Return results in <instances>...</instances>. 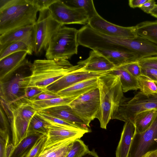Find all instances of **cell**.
<instances>
[{
    "instance_id": "27",
    "label": "cell",
    "mask_w": 157,
    "mask_h": 157,
    "mask_svg": "<svg viewBox=\"0 0 157 157\" xmlns=\"http://www.w3.org/2000/svg\"><path fill=\"white\" fill-rule=\"evenodd\" d=\"M76 98L59 97L47 100L32 101L25 98L37 111L43 109L59 105H69Z\"/></svg>"
},
{
    "instance_id": "42",
    "label": "cell",
    "mask_w": 157,
    "mask_h": 157,
    "mask_svg": "<svg viewBox=\"0 0 157 157\" xmlns=\"http://www.w3.org/2000/svg\"><path fill=\"white\" fill-rule=\"evenodd\" d=\"M156 2L154 0H147L140 8L144 12L150 13L151 10L153 9L156 5Z\"/></svg>"
},
{
    "instance_id": "38",
    "label": "cell",
    "mask_w": 157,
    "mask_h": 157,
    "mask_svg": "<svg viewBox=\"0 0 157 157\" xmlns=\"http://www.w3.org/2000/svg\"><path fill=\"white\" fill-rule=\"evenodd\" d=\"M38 10L39 11L47 9L57 0H29Z\"/></svg>"
},
{
    "instance_id": "5",
    "label": "cell",
    "mask_w": 157,
    "mask_h": 157,
    "mask_svg": "<svg viewBox=\"0 0 157 157\" xmlns=\"http://www.w3.org/2000/svg\"><path fill=\"white\" fill-rule=\"evenodd\" d=\"M152 110H157V95H147L140 91L133 98L124 97L113 119L130 121L133 124L137 114Z\"/></svg>"
},
{
    "instance_id": "13",
    "label": "cell",
    "mask_w": 157,
    "mask_h": 157,
    "mask_svg": "<svg viewBox=\"0 0 157 157\" xmlns=\"http://www.w3.org/2000/svg\"><path fill=\"white\" fill-rule=\"evenodd\" d=\"M35 40V24L13 29L0 35V45L16 41L27 44L34 52Z\"/></svg>"
},
{
    "instance_id": "44",
    "label": "cell",
    "mask_w": 157,
    "mask_h": 157,
    "mask_svg": "<svg viewBox=\"0 0 157 157\" xmlns=\"http://www.w3.org/2000/svg\"><path fill=\"white\" fill-rule=\"evenodd\" d=\"M147 0H130L129 1V5L132 8H139Z\"/></svg>"
},
{
    "instance_id": "8",
    "label": "cell",
    "mask_w": 157,
    "mask_h": 157,
    "mask_svg": "<svg viewBox=\"0 0 157 157\" xmlns=\"http://www.w3.org/2000/svg\"><path fill=\"white\" fill-rule=\"evenodd\" d=\"M54 19L63 25L69 24L87 25L90 18L84 9L70 6L63 1L57 0L48 8Z\"/></svg>"
},
{
    "instance_id": "48",
    "label": "cell",
    "mask_w": 157,
    "mask_h": 157,
    "mask_svg": "<svg viewBox=\"0 0 157 157\" xmlns=\"http://www.w3.org/2000/svg\"><path fill=\"white\" fill-rule=\"evenodd\" d=\"M150 14L151 15L157 18V4H156L155 7L151 11Z\"/></svg>"
},
{
    "instance_id": "39",
    "label": "cell",
    "mask_w": 157,
    "mask_h": 157,
    "mask_svg": "<svg viewBox=\"0 0 157 157\" xmlns=\"http://www.w3.org/2000/svg\"><path fill=\"white\" fill-rule=\"evenodd\" d=\"M59 97H60L57 94L53 93L46 90L44 92L34 97L28 99L32 101H39L47 100Z\"/></svg>"
},
{
    "instance_id": "32",
    "label": "cell",
    "mask_w": 157,
    "mask_h": 157,
    "mask_svg": "<svg viewBox=\"0 0 157 157\" xmlns=\"http://www.w3.org/2000/svg\"><path fill=\"white\" fill-rule=\"evenodd\" d=\"M137 79L141 92L147 95H157V83L144 76Z\"/></svg>"
},
{
    "instance_id": "18",
    "label": "cell",
    "mask_w": 157,
    "mask_h": 157,
    "mask_svg": "<svg viewBox=\"0 0 157 157\" xmlns=\"http://www.w3.org/2000/svg\"><path fill=\"white\" fill-rule=\"evenodd\" d=\"M12 133V144L14 147L26 137L31 120L22 117L6 113Z\"/></svg>"
},
{
    "instance_id": "37",
    "label": "cell",
    "mask_w": 157,
    "mask_h": 157,
    "mask_svg": "<svg viewBox=\"0 0 157 157\" xmlns=\"http://www.w3.org/2000/svg\"><path fill=\"white\" fill-rule=\"evenodd\" d=\"M138 62L141 67L157 70V56L142 58Z\"/></svg>"
},
{
    "instance_id": "26",
    "label": "cell",
    "mask_w": 157,
    "mask_h": 157,
    "mask_svg": "<svg viewBox=\"0 0 157 157\" xmlns=\"http://www.w3.org/2000/svg\"><path fill=\"white\" fill-rule=\"evenodd\" d=\"M136 26L138 35L157 45V21L143 22Z\"/></svg>"
},
{
    "instance_id": "11",
    "label": "cell",
    "mask_w": 157,
    "mask_h": 157,
    "mask_svg": "<svg viewBox=\"0 0 157 157\" xmlns=\"http://www.w3.org/2000/svg\"><path fill=\"white\" fill-rule=\"evenodd\" d=\"M92 28L105 35L127 38H133L138 35L136 26L124 27L112 23L98 14L89 20L88 24Z\"/></svg>"
},
{
    "instance_id": "31",
    "label": "cell",
    "mask_w": 157,
    "mask_h": 157,
    "mask_svg": "<svg viewBox=\"0 0 157 157\" xmlns=\"http://www.w3.org/2000/svg\"><path fill=\"white\" fill-rule=\"evenodd\" d=\"M63 1L70 6L84 9L87 13L90 19L98 14L92 0H71Z\"/></svg>"
},
{
    "instance_id": "2",
    "label": "cell",
    "mask_w": 157,
    "mask_h": 157,
    "mask_svg": "<svg viewBox=\"0 0 157 157\" xmlns=\"http://www.w3.org/2000/svg\"><path fill=\"white\" fill-rule=\"evenodd\" d=\"M105 73L98 78L100 105L95 118L99 121L100 127L106 129L124 96L119 77Z\"/></svg>"
},
{
    "instance_id": "10",
    "label": "cell",
    "mask_w": 157,
    "mask_h": 157,
    "mask_svg": "<svg viewBox=\"0 0 157 157\" xmlns=\"http://www.w3.org/2000/svg\"><path fill=\"white\" fill-rule=\"evenodd\" d=\"M157 150V116L145 131L135 133L127 157H142Z\"/></svg>"
},
{
    "instance_id": "9",
    "label": "cell",
    "mask_w": 157,
    "mask_h": 157,
    "mask_svg": "<svg viewBox=\"0 0 157 157\" xmlns=\"http://www.w3.org/2000/svg\"><path fill=\"white\" fill-rule=\"evenodd\" d=\"M30 80V75L17 73L9 80L0 82V102L10 104L25 98Z\"/></svg>"
},
{
    "instance_id": "19",
    "label": "cell",
    "mask_w": 157,
    "mask_h": 157,
    "mask_svg": "<svg viewBox=\"0 0 157 157\" xmlns=\"http://www.w3.org/2000/svg\"><path fill=\"white\" fill-rule=\"evenodd\" d=\"M94 50L106 57L115 67L138 61L141 59L138 55L132 52L103 49Z\"/></svg>"
},
{
    "instance_id": "14",
    "label": "cell",
    "mask_w": 157,
    "mask_h": 157,
    "mask_svg": "<svg viewBox=\"0 0 157 157\" xmlns=\"http://www.w3.org/2000/svg\"><path fill=\"white\" fill-rule=\"evenodd\" d=\"M27 52L20 51L12 54L0 60V82L10 79L27 59Z\"/></svg>"
},
{
    "instance_id": "22",
    "label": "cell",
    "mask_w": 157,
    "mask_h": 157,
    "mask_svg": "<svg viewBox=\"0 0 157 157\" xmlns=\"http://www.w3.org/2000/svg\"><path fill=\"white\" fill-rule=\"evenodd\" d=\"M105 74L119 77L123 92L140 89L137 78L134 77L122 67H115Z\"/></svg>"
},
{
    "instance_id": "15",
    "label": "cell",
    "mask_w": 157,
    "mask_h": 157,
    "mask_svg": "<svg viewBox=\"0 0 157 157\" xmlns=\"http://www.w3.org/2000/svg\"><path fill=\"white\" fill-rule=\"evenodd\" d=\"M78 64L85 71L94 72H106L115 66L106 57L95 50L91 51L86 59L79 61Z\"/></svg>"
},
{
    "instance_id": "47",
    "label": "cell",
    "mask_w": 157,
    "mask_h": 157,
    "mask_svg": "<svg viewBox=\"0 0 157 157\" xmlns=\"http://www.w3.org/2000/svg\"><path fill=\"white\" fill-rule=\"evenodd\" d=\"M142 157H157V150L154 151L149 152Z\"/></svg>"
},
{
    "instance_id": "49",
    "label": "cell",
    "mask_w": 157,
    "mask_h": 157,
    "mask_svg": "<svg viewBox=\"0 0 157 157\" xmlns=\"http://www.w3.org/2000/svg\"><path fill=\"white\" fill-rule=\"evenodd\" d=\"M155 83H157V81L155 82Z\"/></svg>"
},
{
    "instance_id": "23",
    "label": "cell",
    "mask_w": 157,
    "mask_h": 157,
    "mask_svg": "<svg viewBox=\"0 0 157 157\" xmlns=\"http://www.w3.org/2000/svg\"><path fill=\"white\" fill-rule=\"evenodd\" d=\"M76 138H71L59 141L45 148L38 157H66Z\"/></svg>"
},
{
    "instance_id": "16",
    "label": "cell",
    "mask_w": 157,
    "mask_h": 157,
    "mask_svg": "<svg viewBox=\"0 0 157 157\" xmlns=\"http://www.w3.org/2000/svg\"><path fill=\"white\" fill-rule=\"evenodd\" d=\"M48 133L44 148L61 141L71 138L80 139L86 133L69 129L57 125L49 124L47 126Z\"/></svg>"
},
{
    "instance_id": "34",
    "label": "cell",
    "mask_w": 157,
    "mask_h": 157,
    "mask_svg": "<svg viewBox=\"0 0 157 157\" xmlns=\"http://www.w3.org/2000/svg\"><path fill=\"white\" fill-rule=\"evenodd\" d=\"M2 107L0 111V137L6 140H10V124L8 119Z\"/></svg>"
},
{
    "instance_id": "30",
    "label": "cell",
    "mask_w": 157,
    "mask_h": 157,
    "mask_svg": "<svg viewBox=\"0 0 157 157\" xmlns=\"http://www.w3.org/2000/svg\"><path fill=\"white\" fill-rule=\"evenodd\" d=\"M49 124V123L41 117L37 112L30 121L28 135L38 133L47 136L48 133L47 126Z\"/></svg>"
},
{
    "instance_id": "25",
    "label": "cell",
    "mask_w": 157,
    "mask_h": 157,
    "mask_svg": "<svg viewBox=\"0 0 157 157\" xmlns=\"http://www.w3.org/2000/svg\"><path fill=\"white\" fill-rule=\"evenodd\" d=\"M157 116V110H152L141 112L134 118L135 133H140L147 130Z\"/></svg>"
},
{
    "instance_id": "40",
    "label": "cell",
    "mask_w": 157,
    "mask_h": 157,
    "mask_svg": "<svg viewBox=\"0 0 157 157\" xmlns=\"http://www.w3.org/2000/svg\"><path fill=\"white\" fill-rule=\"evenodd\" d=\"M141 67L142 76L154 82L157 81V70L147 67Z\"/></svg>"
},
{
    "instance_id": "43",
    "label": "cell",
    "mask_w": 157,
    "mask_h": 157,
    "mask_svg": "<svg viewBox=\"0 0 157 157\" xmlns=\"http://www.w3.org/2000/svg\"><path fill=\"white\" fill-rule=\"evenodd\" d=\"M9 140L0 137V157H6V150Z\"/></svg>"
},
{
    "instance_id": "12",
    "label": "cell",
    "mask_w": 157,
    "mask_h": 157,
    "mask_svg": "<svg viewBox=\"0 0 157 157\" xmlns=\"http://www.w3.org/2000/svg\"><path fill=\"white\" fill-rule=\"evenodd\" d=\"M106 72H94L86 71L80 69L71 71L48 86V91L57 94L59 91L80 82L98 77Z\"/></svg>"
},
{
    "instance_id": "29",
    "label": "cell",
    "mask_w": 157,
    "mask_h": 157,
    "mask_svg": "<svg viewBox=\"0 0 157 157\" xmlns=\"http://www.w3.org/2000/svg\"><path fill=\"white\" fill-rule=\"evenodd\" d=\"M37 114L45 121L51 124H55L69 129L86 132H90L89 128H87L80 126L67 121L59 118L37 112Z\"/></svg>"
},
{
    "instance_id": "41",
    "label": "cell",
    "mask_w": 157,
    "mask_h": 157,
    "mask_svg": "<svg viewBox=\"0 0 157 157\" xmlns=\"http://www.w3.org/2000/svg\"><path fill=\"white\" fill-rule=\"evenodd\" d=\"M46 89L35 86L28 87L26 90L25 98L29 99L44 92Z\"/></svg>"
},
{
    "instance_id": "21",
    "label": "cell",
    "mask_w": 157,
    "mask_h": 157,
    "mask_svg": "<svg viewBox=\"0 0 157 157\" xmlns=\"http://www.w3.org/2000/svg\"><path fill=\"white\" fill-rule=\"evenodd\" d=\"M135 132L134 124L131 122H125L117 147L116 157H127Z\"/></svg>"
},
{
    "instance_id": "4",
    "label": "cell",
    "mask_w": 157,
    "mask_h": 157,
    "mask_svg": "<svg viewBox=\"0 0 157 157\" xmlns=\"http://www.w3.org/2000/svg\"><path fill=\"white\" fill-rule=\"evenodd\" d=\"M78 30L61 26L52 37L46 51L47 59L67 60L78 53Z\"/></svg>"
},
{
    "instance_id": "46",
    "label": "cell",
    "mask_w": 157,
    "mask_h": 157,
    "mask_svg": "<svg viewBox=\"0 0 157 157\" xmlns=\"http://www.w3.org/2000/svg\"><path fill=\"white\" fill-rule=\"evenodd\" d=\"M14 146L12 143L9 144L8 145L6 150V157H10L14 148Z\"/></svg>"
},
{
    "instance_id": "24",
    "label": "cell",
    "mask_w": 157,
    "mask_h": 157,
    "mask_svg": "<svg viewBox=\"0 0 157 157\" xmlns=\"http://www.w3.org/2000/svg\"><path fill=\"white\" fill-rule=\"evenodd\" d=\"M43 135L35 133L29 134L14 147L10 157H25L36 141Z\"/></svg>"
},
{
    "instance_id": "3",
    "label": "cell",
    "mask_w": 157,
    "mask_h": 157,
    "mask_svg": "<svg viewBox=\"0 0 157 157\" xmlns=\"http://www.w3.org/2000/svg\"><path fill=\"white\" fill-rule=\"evenodd\" d=\"M82 67L73 66L67 60L37 59L32 64L29 87L35 86L44 89L63 76Z\"/></svg>"
},
{
    "instance_id": "45",
    "label": "cell",
    "mask_w": 157,
    "mask_h": 157,
    "mask_svg": "<svg viewBox=\"0 0 157 157\" xmlns=\"http://www.w3.org/2000/svg\"><path fill=\"white\" fill-rule=\"evenodd\" d=\"M81 157H99L94 150L93 149L91 151H89L86 153Z\"/></svg>"
},
{
    "instance_id": "17",
    "label": "cell",
    "mask_w": 157,
    "mask_h": 157,
    "mask_svg": "<svg viewBox=\"0 0 157 157\" xmlns=\"http://www.w3.org/2000/svg\"><path fill=\"white\" fill-rule=\"evenodd\" d=\"M38 112L63 120L87 128H89L83 121L77 116L69 105L56 106Z\"/></svg>"
},
{
    "instance_id": "7",
    "label": "cell",
    "mask_w": 157,
    "mask_h": 157,
    "mask_svg": "<svg viewBox=\"0 0 157 157\" xmlns=\"http://www.w3.org/2000/svg\"><path fill=\"white\" fill-rule=\"evenodd\" d=\"M73 111L90 127L100 105V93L98 87L76 98L69 104Z\"/></svg>"
},
{
    "instance_id": "35",
    "label": "cell",
    "mask_w": 157,
    "mask_h": 157,
    "mask_svg": "<svg viewBox=\"0 0 157 157\" xmlns=\"http://www.w3.org/2000/svg\"><path fill=\"white\" fill-rule=\"evenodd\" d=\"M47 136L43 135L36 142L25 157H38L44 149Z\"/></svg>"
},
{
    "instance_id": "36",
    "label": "cell",
    "mask_w": 157,
    "mask_h": 157,
    "mask_svg": "<svg viewBox=\"0 0 157 157\" xmlns=\"http://www.w3.org/2000/svg\"><path fill=\"white\" fill-rule=\"evenodd\" d=\"M121 67L136 78L142 76L141 67L138 61L132 62Z\"/></svg>"
},
{
    "instance_id": "20",
    "label": "cell",
    "mask_w": 157,
    "mask_h": 157,
    "mask_svg": "<svg viewBox=\"0 0 157 157\" xmlns=\"http://www.w3.org/2000/svg\"><path fill=\"white\" fill-rule=\"evenodd\" d=\"M98 77L89 79L78 82L59 91L57 94L60 97L77 98L98 87Z\"/></svg>"
},
{
    "instance_id": "33",
    "label": "cell",
    "mask_w": 157,
    "mask_h": 157,
    "mask_svg": "<svg viewBox=\"0 0 157 157\" xmlns=\"http://www.w3.org/2000/svg\"><path fill=\"white\" fill-rule=\"evenodd\" d=\"M89 150L86 146L80 139L73 141L66 157H81Z\"/></svg>"
},
{
    "instance_id": "6",
    "label": "cell",
    "mask_w": 157,
    "mask_h": 157,
    "mask_svg": "<svg viewBox=\"0 0 157 157\" xmlns=\"http://www.w3.org/2000/svg\"><path fill=\"white\" fill-rule=\"evenodd\" d=\"M62 26L54 19L48 9L39 11L35 24V54L39 55L43 51H46L52 37Z\"/></svg>"
},
{
    "instance_id": "1",
    "label": "cell",
    "mask_w": 157,
    "mask_h": 157,
    "mask_svg": "<svg viewBox=\"0 0 157 157\" xmlns=\"http://www.w3.org/2000/svg\"><path fill=\"white\" fill-rule=\"evenodd\" d=\"M38 11L29 0H0V35L35 24Z\"/></svg>"
},
{
    "instance_id": "28",
    "label": "cell",
    "mask_w": 157,
    "mask_h": 157,
    "mask_svg": "<svg viewBox=\"0 0 157 157\" xmlns=\"http://www.w3.org/2000/svg\"><path fill=\"white\" fill-rule=\"evenodd\" d=\"M27 52L32 54V49L26 44L21 41L13 42L4 45H0V60L13 53L20 51Z\"/></svg>"
}]
</instances>
